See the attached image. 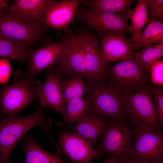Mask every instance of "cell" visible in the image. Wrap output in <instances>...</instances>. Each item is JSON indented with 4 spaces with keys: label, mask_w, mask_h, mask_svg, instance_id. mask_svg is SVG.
<instances>
[{
    "label": "cell",
    "mask_w": 163,
    "mask_h": 163,
    "mask_svg": "<svg viewBox=\"0 0 163 163\" xmlns=\"http://www.w3.org/2000/svg\"><path fill=\"white\" fill-rule=\"evenodd\" d=\"M87 90V84L81 76L75 75L65 78L62 84V94L66 103L73 98L82 97Z\"/></svg>",
    "instance_id": "cell-26"
},
{
    "label": "cell",
    "mask_w": 163,
    "mask_h": 163,
    "mask_svg": "<svg viewBox=\"0 0 163 163\" xmlns=\"http://www.w3.org/2000/svg\"><path fill=\"white\" fill-rule=\"evenodd\" d=\"M37 81L26 77L22 70H17L11 84L3 85L0 91V117H16L30 104L37 96Z\"/></svg>",
    "instance_id": "cell-4"
},
{
    "label": "cell",
    "mask_w": 163,
    "mask_h": 163,
    "mask_svg": "<svg viewBox=\"0 0 163 163\" xmlns=\"http://www.w3.org/2000/svg\"><path fill=\"white\" fill-rule=\"evenodd\" d=\"M14 3L5 10V12L23 16L44 24V17L55 0H14Z\"/></svg>",
    "instance_id": "cell-18"
},
{
    "label": "cell",
    "mask_w": 163,
    "mask_h": 163,
    "mask_svg": "<svg viewBox=\"0 0 163 163\" xmlns=\"http://www.w3.org/2000/svg\"><path fill=\"white\" fill-rule=\"evenodd\" d=\"M78 35L83 55L85 82L90 84L107 80L108 66L101 56L98 38L88 31H82Z\"/></svg>",
    "instance_id": "cell-9"
},
{
    "label": "cell",
    "mask_w": 163,
    "mask_h": 163,
    "mask_svg": "<svg viewBox=\"0 0 163 163\" xmlns=\"http://www.w3.org/2000/svg\"><path fill=\"white\" fill-rule=\"evenodd\" d=\"M81 0H65L56 2L48 10L43 23L57 31L65 28L73 21Z\"/></svg>",
    "instance_id": "cell-16"
},
{
    "label": "cell",
    "mask_w": 163,
    "mask_h": 163,
    "mask_svg": "<svg viewBox=\"0 0 163 163\" xmlns=\"http://www.w3.org/2000/svg\"><path fill=\"white\" fill-rule=\"evenodd\" d=\"M44 110L38 106L34 113L24 117H0L1 163H10V155L13 148L24 135L31 129L40 127L48 133L53 122L52 119L45 116Z\"/></svg>",
    "instance_id": "cell-1"
},
{
    "label": "cell",
    "mask_w": 163,
    "mask_h": 163,
    "mask_svg": "<svg viewBox=\"0 0 163 163\" xmlns=\"http://www.w3.org/2000/svg\"></svg>",
    "instance_id": "cell-35"
},
{
    "label": "cell",
    "mask_w": 163,
    "mask_h": 163,
    "mask_svg": "<svg viewBox=\"0 0 163 163\" xmlns=\"http://www.w3.org/2000/svg\"><path fill=\"white\" fill-rule=\"evenodd\" d=\"M23 140L26 156L24 163H66L61 158L58 151L55 155L49 153L38 144L37 139L32 136L25 137Z\"/></svg>",
    "instance_id": "cell-19"
},
{
    "label": "cell",
    "mask_w": 163,
    "mask_h": 163,
    "mask_svg": "<svg viewBox=\"0 0 163 163\" xmlns=\"http://www.w3.org/2000/svg\"><path fill=\"white\" fill-rule=\"evenodd\" d=\"M124 163H136L130 160H128L125 162Z\"/></svg>",
    "instance_id": "cell-33"
},
{
    "label": "cell",
    "mask_w": 163,
    "mask_h": 163,
    "mask_svg": "<svg viewBox=\"0 0 163 163\" xmlns=\"http://www.w3.org/2000/svg\"><path fill=\"white\" fill-rule=\"evenodd\" d=\"M11 72V67L9 59H0V84L5 83L8 80Z\"/></svg>",
    "instance_id": "cell-30"
},
{
    "label": "cell",
    "mask_w": 163,
    "mask_h": 163,
    "mask_svg": "<svg viewBox=\"0 0 163 163\" xmlns=\"http://www.w3.org/2000/svg\"><path fill=\"white\" fill-rule=\"evenodd\" d=\"M101 37L100 53L105 64L134 59L133 46L125 39L124 34L104 33H101Z\"/></svg>",
    "instance_id": "cell-15"
},
{
    "label": "cell",
    "mask_w": 163,
    "mask_h": 163,
    "mask_svg": "<svg viewBox=\"0 0 163 163\" xmlns=\"http://www.w3.org/2000/svg\"><path fill=\"white\" fill-rule=\"evenodd\" d=\"M86 94L90 103L87 114H96L112 120H128L126 95L115 90L107 80L87 84Z\"/></svg>",
    "instance_id": "cell-2"
},
{
    "label": "cell",
    "mask_w": 163,
    "mask_h": 163,
    "mask_svg": "<svg viewBox=\"0 0 163 163\" xmlns=\"http://www.w3.org/2000/svg\"><path fill=\"white\" fill-rule=\"evenodd\" d=\"M90 109L89 98L82 97L72 99L66 103L63 120L57 124L59 126L70 125L80 121L88 113Z\"/></svg>",
    "instance_id": "cell-21"
},
{
    "label": "cell",
    "mask_w": 163,
    "mask_h": 163,
    "mask_svg": "<svg viewBox=\"0 0 163 163\" xmlns=\"http://www.w3.org/2000/svg\"><path fill=\"white\" fill-rule=\"evenodd\" d=\"M64 50L55 64L56 71L65 78L78 75L84 78L85 68L83 55L78 34H68L63 40Z\"/></svg>",
    "instance_id": "cell-12"
},
{
    "label": "cell",
    "mask_w": 163,
    "mask_h": 163,
    "mask_svg": "<svg viewBox=\"0 0 163 163\" xmlns=\"http://www.w3.org/2000/svg\"><path fill=\"white\" fill-rule=\"evenodd\" d=\"M107 80L115 90L125 95L148 85V74L135 59L108 67Z\"/></svg>",
    "instance_id": "cell-6"
},
{
    "label": "cell",
    "mask_w": 163,
    "mask_h": 163,
    "mask_svg": "<svg viewBox=\"0 0 163 163\" xmlns=\"http://www.w3.org/2000/svg\"><path fill=\"white\" fill-rule=\"evenodd\" d=\"M147 8L149 20L163 21V0H147Z\"/></svg>",
    "instance_id": "cell-28"
},
{
    "label": "cell",
    "mask_w": 163,
    "mask_h": 163,
    "mask_svg": "<svg viewBox=\"0 0 163 163\" xmlns=\"http://www.w3.org/2000/svg\"><path fill=\"white\" fill-rule=\"evenodd\" d=\"M108 120L95 150L102 155L116 157L125 162L129 159L134 128L126 121Z\"/></svg>",
    "instance_id": "cell-5"
},
{
    "label": "cell",
    "mask_w": 163,
    "mask_h": 163,
    "mask_svg": "<svg viewBox=\"0 0 163 163\" xmlns=\"http://www.w3.org/2000/svg\"><path fill=\"white\" fill-rule=\"evenodd\" d=\"M0 33L30 47L52 42L48 26L18 14L0 12Z\"/></svg>",
    "instance_id": "cell-3"
},
{
    "label": "cell",
    "mask_w": 163,
    "mask_h": 163,
    "mask_svg": "<svg viewBox=\"0 0 163 163\" xmlns=\"http://www.w3.org/2000/svg\"><path fill=\"white\" fill-rule=\"evenodd\" d=\"M126 96L128 119L134 128L143 125L162 131L154 108L152 87L148 85Z\"/></svg>",
    "instance_id": "cell-8"
},
{
    "label": "cell",
    "mask_w": 163,
    "mask_h": 163,
    "mask_svg": "<svg viewBox=\"0 0 163 163\" xmlns=\"http://www.w3.org/2000/svg\"><path fill=\"white\" fill-rule=\"evenodd\" d=\"M30 48L0 33V57L16 60L26 65Z\"/></svg>",
    "instance_id": "cell-20"
},
{
    "label": "cell",
    "mask_w": 163,
    "mask_h": 163,
    "mask_svg": "<svg viewBox=\"0 0 163 163\" xmlns=\"http://www.w3.org/2000/svg\"><path fill=\"white\" fill-rule=\"evenodd\" d=\"M64 43L52 42L37 49L30 48L26 68L24 75L31 79L55 64L63 53Z\"/></svg>",
    "instance_id": "cell-14"
},
{
    "label": "cell",
    "mask_w": 163,
    "mask_h": 163,
    "mask_svg": "<svg viewBox=\"0 0 163 163\" xmlns=\"http://www.w3.org/2000/svg\"><path fill=\"white\" fill-rule=\"evenodd\" d=\"M148 23L145 29L132 44L133 48L138 49L163 43V21L149 19Z\"/></svg>",
    "instance_id": "cell-23"
},
{
    "label": "cell",
    "mask_w": 163,
    "mask_h": 163,
    "mask_svg": "<svg viewBox=\"0 0 163 163\" xmlns=\"http://www.w3.org/2000/svg\"><path fill=\"white\" fill-rule=\"evenodd\" d=\"M108 119L98 115L88 114L69 127L85 139L91 145H98V140L104 133L108 123Z\"/></svg>",
    "instance_id": "cell-17"
},
{
    "label": "cell",
    "mask_w": 163,
    "mask_h": 163,
    "mask_svg": "<svg viewBox=\"0 0 163 163\" xmlns=\"http://www.w3.org/2000/svg\"><path fill=\"white\" fill-rule=\"evenodd\" d=\"M149 74L152 84L156 86H163V60L158 59L152 64Z\"/></svg>",
    "instance_id": "cell-29"
},
{
    "label": "cell",
    "mask_w": 163,
    "mask_h": 163,
    "mask_svg": "<svg viewBox=\"0 0 163 163\" xmlns=\"http://www.w3.org/2000/svg\"><path fill=\"white\" fill-rule=\"evenodd\" d=\"M153 100L157 117L160 126L163 127V86L152 87Z\"/></svg>",
    "instance_id": "cell-27"
},
{
    "label": "cell",
    "mask_w": 163,
    "mask_h": 163,
    "mask_svg": "<svg viewBox=\"0 0 163 163\" xmlns=\"http://www.w3.org/2000/svg\"><path fill=\"white\" fill-rule=\"evenodd\" d=\"M134 9L129 11L128 14L131 24L129 26V31L132 33L130 39L133 44L142 31V29L149 20L147 10V0H138Z\"/></svg>",
    "instance_id": "cell-24"
},
{
    "label": "cell",
    "mask_w": 163,
    "mask_h": 163,
    "mask_svg": "<svg viewBox=\"0 0 163 163\" xmlns=\"http://www.w3.org/2000/svg\"><path fill=\"white\" fill-rule=\"evenodd\" d=\"M135 0H83L82 3L94 11L110 12L128 15Z\"/></svg>",
    "instance_id": "cell-22"
},
{
    "label": "cell",
    "mask_w": 163,
    "mask_h": 163,
    "mask_svg": "<svg viewBox=\"0 0 163 163\" xmlns=\"http://www.w3.org/2000/svg\"><path fill=\"white\" fill-rule=\"evenodd\" d=\"M57 134L60 148L72 163H91L94 159L102 157V154L78 133L62 130Z\"/></svg>",
    "instance_id": "cell-13"
},
{
    "label": "cell",
    "mask_w": 163,
    "mask_h": 163,
    "mask_svg": "<svg viewBox=\"0 0 163 163\" xmlns=\"http://www.w3.org/2000/svg\"><path fill=\"white\" fill-rule=\"evenodd\" d=\"M134 140L129 160L136 163H161L163 157V133L138 125L134 129Z\"/></svg>",
    "instance_id": "cell-7"
},
{
    "label": "cell",
    "mask_w": 163,
    "mask_h": 163,
    "mask_svg": "<svg viewBox=\"0 0 163 163\" xmlns=\"http://www.w3.org/2000/svg\"><path fill=\"white\" fill-rule=\"evenodd\" d=\"M65 78L59 74L53 66L47 70L44 82L37 80L36 88L40 107L54 110L62 117L66 107L62 91Z\"/></svg>",
    "instance_id": "cell-11"
},
{
    "label": "cell",
    "mask_w": 163,
    "mask_h": 163,
    "mask_svg": "<svg viewBox=\"0 0 163 163\" xmlns=\"http://www.w3.org/2000/svg\"><path fill=\"white\" fill-rule=\"evenodd\" d=\"M64 159H65V160L66 161V163H70V162H69L66 159V158H64Z\"/></svg>",
    "instance_id": "cell-34"
},
{
    "label": "cell",
    "mask_w": 163,
    "mask_h": 163,
    "mask_svg": "<svg viewBox=\"0 0 163 163\" xmlns=\"http://www.w3.org/2000/svg\"><path fill=\"white\" fill-rule=\"evenodd\" d=\"M75 16L80 22L101 33L124 34L129 32L127 15L93 11L86 7L78 6Z\"/></svg>",
    "instance_id": "cell-10"
},
{
    "label": "cell",
    "mask_w": 163,
    "mask_h": 163,
    "mask_svg": "<svg viewBox=\"0 0 163 163\" xmlns=\"http://www.w3.org/2000/svg\"><path fill=\"white\" fill-rule=\"evenodd\" d=\"M8 1L7 0H0V12H2L3 10H5L8 7L7 4Z\"/></svg>",
    "instance_id": "cell-32"
},
{
    "label": "cell",
    "mask_w": 163,
    "mask_h": 163,
    "mask_svg": "<svg viewBox=\"0 0 163 163\" xmlns=\"http://www.w3.org/2000/svg\"><path fill=\"white\" fill-rule=\"evenodd\" d=\"M132 53L135 60L148 75L152 64L163 56V43H157L144 47L140 51L133 52Z\"/></svg>",
    "instance_id": "cell-25"
},
{
    "label": "cell",
    "mask_w": 163,
    "mask_h": 163,
    "mask_svg": "<svg viewBox=\"0 0 163 163\" xmlns=\"http://www.w3.org/2000/svg\"><path fill=\"white\" fill-rule=\"evenodd\" d=\"M119 158L113 156L107 155V157L102 163H124Z\"/></svg>",
    "instance_id": "cell-31"
}]
</instances>
